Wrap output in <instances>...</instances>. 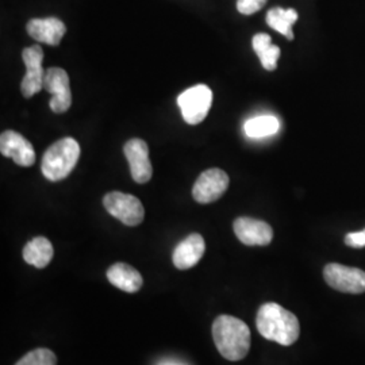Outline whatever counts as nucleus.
Masks as SVG:
<instances>
[{
    "label": "nucleus",
    "instance_id": "dca6fc26",
    "mask_svg": "<svg viewBox=\"0 0 365 365\" xmlns=\"http://www.w3.org/2000/svg\"><path fill=\"white\" fill-rule=\"evenodd\" d=\"M54 250L52 242L45 237H36L24 248V260L27 264L42 269L51 264Z\"/></svg>",
    "mask_w": 365,
    "mask_h": 365
},
{
    "label": "nucleus",
    "instance_id": "9b49d317",
    "mask_svg": "<svg viewBox=\"0 0 365 365\" xmlns=\"http://www.w3.org/2000/svg\"><path fill=\"white\" fill-rule=\"evenodd\" d=\"M123 152L130 165L133 180L138 184L149 182L153 175V168L149 160V148L144 140H129L123 146Z\"/></svg>",
    "mask_w": 365,
    "mask_h": 365
},
{
    "label": "nucleus",
    "instance_id": "0eeeda50",
    "mask_svg": "<svg viewBox=\"0 0 365 365\" xmlns=\"http://www.w3.org/2000/svg\"><path fill=\"white\" fill-rule=\"evenodd\" d=\"M43 90L52 95L49 102L53 113L63 114L72 106L69 76L63 68H49L43 80Z\"/></svg>",
    "mask_w": 365,
    "mask_h": 365
},
{
    "label": "nucleus",
    "instance_id": "a211bd4d",
    "mask_svg": "<svg viewBox=\"0 0 365 365\" xmlns=\"http://www.w3.org/2000/svg\"><path fill=\"white\" fill-rule=\"evenodd\" d=\"M299 15L294 9H282L276 7L269 10L267 14V24L269 27H272L280 34H283L286 38L292 41L294 39V31H292V25L298 21Z\"/></svg>",
    "mask_w": 365,
    "mask_h": 365
},
{
    "label": "nucleus",
    "instance_id": "1a4fd4ad",
    "mask_svg": "<svg viewBox=\"0 0 365 365\" xmlns=\"http://www.w3.org/2000/svg\"><path fill=\"white\" fill-rule=\"evenodd\" d=\"M22 58L26 66V73L21 83V91L29 99L43 90V80L46 75V71L42 66L43 51L39 45H33L24 51Z\"/></svg>",
    "mask_w": 365,
    "mask_h": 365
},
{
    "label": "nucleus",
    "instance_id": "aec40b11",
    "mask_svg": "<svg viewBox=\"0 0 365 365\" xmlns=\"http://www.w3.org/2000/svg\"><path fill=\"white\" fill-rule=\"evenodd\" d=\"M15 365H57V357L51 349L38 348L26 353Z\"/></svg>",
    "mask_w": 365,
    "mask_h": 365
},
{
    "label": "nucleus",
    "instance_id": "4468645a",
    "mask_svg": "<svg viewBox=\"0 0 365 365\" xmlns=\"http://www.w3.org/2000/svg\"><path fill=\"white\" fill-rule=\"evenodd\" d=\"M29 36L38 42L48 43L52 46L60 45L61 39L66 36V26L58 18H43V19H31L27 24Z\"/></svg>",
    "mask_w": 365,
    "mask_h": 365
},
{
    "label": "nucleus",
    "instance_id": "f257e3e1",
    "mask_svg": "<svg viewBox=\"0 0 365 365\" xmlns=\"http://www.w3.org/2000/svg\"><path fill=\"white\" fill-rule=\"evenodd\" d=\"M256 327L264 339L289 346L299 339L300 325L295 314L277 303L262 304L256 317Z\"/></svg>",
    "mask_w": 365,
    "mask_h": 365
},
{
    "label": "nucleus",
    "instance_id": "7ed1b4c3",
    "mask_svg": "<svg viewBox=\"0 0 365 365\" xmlns=\"http://www.w3.org/2000/svg\"><path fill=\"white\" fill-rule=\"evenodd\" d=\"M80 157L78 141L66 137L54 143L45 152L41 163L42 175L51 182H61L75 170Z\"/></svg>",
    "mask_w": 365,
    "mask_h": 365
},
{
    "label": "nucleus",
    "instance_id": "4be33fe9",
    "mask_svg": "<svg viewBox=\"0 0 365 365\" xmlns=\"http://www.w3.org/2000/svg\"><path fill=\"white\" fill-rule=\"evenodd\" d=\"M345 244L352 248H364L365 247V232H356L349 233L345 237Z\"/></svg>",
    "mask_w": 365,
    "mask_h": 365
},
{
    "label": "nucleus",
    "instance_id": "ddd939ff",
    "mask_svg": "<svg viewBox=\"0 0 365 365\" xmlns=\"http://www.w3.org/2000/svg\"><path fill=\"white\" fill-rule=\"evenodd\" d=\"M206 250L203 237L197 233L185 237L173 250L172 261L178 269H190L202 260Z\"/></svg>",
    "mask_w": 365,
    "mask_h": 365
},
{
    "label": "nucleus",
    "instance_id": "6ab92c4d",
    "mask_svg": "<svg viewBox=\"0 0 365 365\" xmlns=\"http://www.w3.org/2000/svg\"><path fill=\"white\" fill-rule=\"evenodd\" d=\"M280 129V122L272 115L252 118L245 122L244 131L249 138H265L276 134Z\"/></svg>",
    "mask_w": 365,
    "mask_h": 365
},
{
    "label": "nucleus",
    "instance_id": "f8f14e48",
    "mask_svg": "<svg viewBox=\"0 0 365 365\" xmlns=\"http://www.w3.org/2000/svg\"><path fill=\"white\" fill-rule=\"evenodd\" d=\"M0 153L13 158L19 167H31L36 163V150L26 138L13 130H6L0 135Z\"/></svg>",
    "mask_w": 365,
    "mask_h": 365
},
{
    "label": "nucleus",
    "instance_id": "39448f33",
    "mask_svg": "<svg viewBox=\"0 0 365 365\" xmlns=\"http://www.w3.org/2000/svg\"><path fill=\"white\" fill-rule=\"evenodd\" d=\"M103 206L110 215L126 226H138L144 221V206L135 196L113 191L103 197Z\"/></svg>",
    "mask_w": 365,
    "mask_h": 365
},
{
    "label": "nucleus",
    "instance_id": "20e7f679",
    "mask_svg": "<svg viewBox=\"0 0 365 365\" xmlns=\"http://www.w3.org/2000/svg\"><path fill=\"white\" fill-rule=\"evenodd\" d=\"M182 119L188 125H199L207 117L212 105V91L205 84H197L182 92L178 98Z\"/></svg>",
    "mask_w": 365,
    "mask_h": 365
},
{
    "label": "nucleus",
    "instance_id": "f3484780",
    "mask_svg": "<svg viewBox=\"0 0 365 365\" xmlns=\"http://www.w3.org/2000/svg\"><path fill=\"white\" fill-rule=\"evenodd\" d=\"M252 45L253 51L260 57L262 68L267 71H274L280 57V48L272 43L271 37L265 33H259L252 39Z\"/></svg>",
    "mask_w": 365,
    "mask_h": 365
},
{
    "label": "nucleus",
    "instance_id": "9d476101",
    "mask_svg": "<svg viewBox=\"0 0 365 365\" xmlns=\"http://www.w3.org/2000/svg\"><path fill=\"white\" fill-rule=\"evenodd\" d=\"M237 238L248 247H267L274 238V230L267 222L240 217L233 223Z\"/></svg>",
    "mask_w": 365,
    "mask_h": 365
},
{
    "label": "nucleus",
    "instance_id": "6e6552de",
    "mask_svg": "<svg viewBox=\"0 0 365 365\" xmlns=\"http://www.w3.org/2000/svg\"><path fill=\"white\" fill-rule=\"evenodd\" d=\"M229 182V176L225 170L210 168L196 179L192 188V196L197 203L209 205L218 200L226 192Z\"/></svg>",
    "mask_w": 365,
    "mask_h": 365
},
{
    "label": "nucleus",
    "instance_id": "2eb2a0df",
    "mask_svg": "<svg viewBox=\"0 0 365 365\" xmlns=\"http://www.w3.org/2000/svg\"><path fill=\"white\" fill-rule=\"evenodd\" d=\"M107 279L114 287L129 294L138 292L144 284V279L141 274L125 262H117L111 265L107 269Z\"/></svg>",
    "mask_w": 365,
    "mask_h": 365
},
{
    "label": "nucleus",
    "instance_id": "f03ea898",
    "mask_svg": "<svg viewBox=\"0 0 365 365\" xmlns=\"http://www.w3.org/2000/svg\"><path fill=\"white\" fill-rule=\"evenodd\" d=\"M212 339L222 357L240 361L250 349V330L241 319L232 315H220L212 324Z\"/></svg>",
    "mask_w": 365,
    "mask_h": 365
},
{
    "label": "nucleus",
    "instance_id": "412c9836",
    "mask_svg": "<svg viewBox=\"0 0 365 365\" xmlns=\"http://www.w3.org/2000/svg\"><path fill=\"white\" fill-rule=\"evenodd\" d=\"M267 0H237V10L242 15H252L260 11Z\"/></svg>",
    "mask_w": 365,
    "mask_h": 365
},
{
    "label": "nucleus",
    "instance_id": "423d86ee",
    "mask_svg": "<svg viewBox=\"0 0 365 365\" xmlns=\"http://www.w3.org/2000/svg\"><path fill=\"white\" fill-rule=\"evenodd\" d=\"M327 284L339 292L363 294L365 292V272L359 268L345 267L341 264H327L324 269Z\"/></svg>",
    "mask_w": 365,
    "mask_h": 365
},
{
    "label": "nucleus",
    "instance_id": "5701e85b",
    "mask_svg": "<svg viewBox=\"0 0 365 365\" xmlns=\"http://www.w3.org/2000/svg\"><path fill=\"white\" fill-rule=\"evenodd\" d=\"M364 232H365V230H364Z\"/></svg>",
    "mask_w": 365,
    "mask_h": 365
}]
</instances>
